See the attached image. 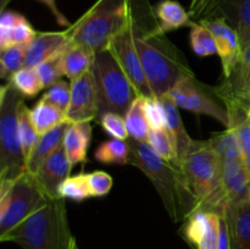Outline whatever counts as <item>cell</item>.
<instances>
[{"instance_id": "1", "label": "cell", "mask_w": 250, "mask_h": 249, "mask_svg": "<svg viewBox=\"0 0 250 249\" xmlns=\"http://www.w3.org/2000/svg\"><path fill=\"white\" fill-rule=\"evenodd\" d=\"M127 142L129 164L138 167L153 183L171 220L186 221L195 211L197 203L188 190L180 166L161 159L146 142L133 138H128Z\"/></svg>"}, {"instance_id": "2", "label": "cell", "mask_w": 250, "mask_h": 249, "mask_svg": "<svg viewBox=\"0 0 250 249\" xmlns=\"http://www.w3.org/2000/svg\"><path fill=\"white\" fill-rule=\"evenodd\" d=\"M65 199L44 195L24 221L0 236L23 249H70L73 241Z\"/></svg>"}, {"instance_id": "3", "label": "cell", "mask_w": 250, "mask_h": 249, "mask_svg": "<svg viewBox=\"0 0 250 249\" xmlns=\"http://www.w3.org/2000/svg\"><path fill=\"white\" fill-rule=\"evenodd\" d=\"M188 190L197 203L195 211L224 215L227 207L221 159L209 141H194L180 165Z\"/></svg>"}, {"instance_id": "4", "label": "cell", "mask_w": 250, "mask_h": 249, "mask_svg": "<svg viewBox=\"0 0 250 249\" xmlns=\"http://www.w3.org/2000/svg\"><path fill=\"white\" fill-rule=\"evenodd\" d=\"M132 15V0H97L65 31L71 44L97 54L107 49L110 42L128 26Z\"/></svg>"}, {"instance_id": "5", "label": "cell", "mask_w": 250, "mask_h": 249, "mask_svg": "<svg viewBox=\"0 0 250 249\" xmlns=\"http://www.w3.org/2000/svg\"><path fill=\"white\" fill-rule=\"evenodd\" d=\"M23 97L11 84L0 89V182H11L27 172L19 128Z\"/></svg>"}, {"instance_id": "6", "label": "cell", "mask_w": 250, "mask_h": 249, "mask_svg": "<svg viewBox=\"0 0 250 249\" xmlns=\"http://www.w3.org/2000/svg\"><path fill=\"white\" fill-rule=\"evenodd\" d=\"M99 117L106 112L125 116L138 92L107 49L95 54L92 67Z\"/></svg>"}, {"instance_id": "7", "label": "cell", "mask_w": 250, "mask_h": 249, "mask_svg": "<svg viewBox=\"0 0 250 249\" xmlns=\"http://www.w3.org/2000/svg\"><path fill=\"white\" fill-rule=\"evenodd\" d=\"M44 195L32 173L26 172L11 182H0V236L24 221Z\"/></svg>"}, {"instance_id": "8", "label": "cell", "mask_w": 250, "mask_h": 249, "mask_svg": "<svg viewBox=\"0 0 250 249\" xmlns=\"http://www.w3.org/2000/svg\"><path fill=\"white\" fill-rule=\"evenodd\" d=\"M210 142L221 159L222 182L227 204L248 198L250 180L234 129L226 128L224 132L214 133Z\"/></svg>"}, {"instance_id": "9", "label": "cell", "mask_w": 250, "mask_h": 249, "mask_svg": "<svg viewBox=\"0 0 250 249\" xmlns=\"http://www.w3.org/2000/svg\"><path fill=\"white\" fill-rule=\"evenodd\" d=\"M167 95L177 107L212 117L226 128L229 126V111L215 87L204 84L195 76L180 81L171 88Z\"/></svg>"}, {"instance_id": "10", "label": "cell", "mask_w": 250, "mask_h": 249, "mask_svg": "<svg viewBox=\"0 0 250 249\" xmlns=\"http://www.w3.org/2000/svg\"><path fill=\"white\" fill-rule=\"evenodd\" d=\"M107 50L116 59L139 95L146 98L155 97L146 77L141 56L134 44V14L128 26L110 42Z\"/></svg>"}, {"instance_id": "11", "label": "cell", "mask_w": 250, "mask_h": 249, "mask_svg": "<svg viewBox=\"0 0 250 249\" xmlns=\"http://www.w3.org/2000/svg\"><path fill=\"white\" fill-rule=\"evenodd\" d=\"M70 104L65 114V120L70 124L90 122L99 116L97 88L92 70L81 77L71 81Z\"/></svg>"}, {"instance_id": "12", "label": "cell", "mask_w": 250, "mask_h": 249, "mask_svg": "<svg viewBox=\"0 0 250 249\" xmlns=\"http://www.w3.org/2000/svg\"><path fill=\"white\" fill-rule=\"evenodd\" d=\"M210 29L216 44L217 55L222 65L224 78H229L242 55V44L236 29L221 17L210 16L199 21Z\"/></svg>"}, {"instance_id": "13", "label": "cell", "mask_w": 250, "mask_h": 249, "mask_svg": "<svg viewBox=\"0 0 250 249\" xmlns=\"http://www.w3.org/2000/svg\"><path fill=\"white\" fill-rule=\"evenodd\" d=\"M250 88V39L242 48V55L236 68L229 78L215 87L217 95L221 98L225 105L236 103L249 109L248 92Z\"/></svg>"}, {"instance_id": "14", "label": "cell", "mask_w": 250, "mask_h": 249, "mask_svg": "<svg viewBox=\"0 0 250 249\" xmlns=\"http://www.w3.org/2000/svg\"><path fill=\"white\" fill-rule=\"evenodd\" d=\"M220 217L215 212H193L183 226L186 241L194 249H217Z\"/></svg>"}, {"instance_id": "15", "label": "cell", "mask_w": 250, "mask_h": 249, "mask_svg": "<svg viewBox=\"0 0 250 249\" xmlns=\"http://www.w3.org/2000/svg\"><path fill=\"white\" fill-rule=\"evenodd\" d=\"M72 166L62 144L49 158L44 160V163L33 176L41 189L46 195L56 198L59 197V187L61 183L66 178L70 177Z\"/></svg>"}, {"instance_id": "16", "label": "cell", "mask_w": 250, "mask_h": 249, "mask_svg": "<svg viewBox=\"0 0 250 249\" xmlns=\"http://www.w3.org/2000/svg\"><path fill=\"white\" fill-rule=\"evenodd\" d=\"M222 216L229 225L232 249H250V200L229 203Z\"/></svg>"}, {"instance_id": "17", "label": "cell", "mask_w": 250, "mask_h": 249, "mask_svg": "<svg viewBox=\"0 0 250 249\" xmlns=\"http://www.w3.org/2000/svg\"><path fill=\"white\" fill-rule=\"evenodd\" d=\"M70 44L66 31L62 32H37V36L28 44L26 51V67H37L51 56L65 50Z\"/></svg>"}, {"instance_id": "18", "label": "cell", "mask_w": 250, "mask_h": 249, "mask_svg": "<svg viewBox=\"0 0 250 249\" xmlns=\"http://www.w3.org/2000/svg\"><path fill=\"white\" fill-rule=\"evenodd\" d=\"M210 16L226 20L238 33L242 48L248 43L250 39V0H217Z\"/></svg>"}, {"instance_id": "19", "label": "cell", "mask_w": 250, "mask_h": 249, "mask_svg": "<svg viewBox=\"0 0 250 249\" xmlns=\"http://www.w3.org/2000/svg\"><path fill=\"white\" fill-rule=\"evenodd\" d=\"M37 31L27 19L15 11H2L0 17V50L21 44H29Z\"/></svg>"}, {"instance_id": "20", "label": "cell", "mask_w": 250, "mask_h": 249, "mask_svg": "<svg viewBox=\"0 0 250 249\" xmlns=\"http://www.w3.org/2000/svg\"><path fill=\"white\" fill-rule=\"evenodd\" d=\"M160 99L166 111V131L168 132L173 142L176 153H177V165L180 166L185 156L187 155L188 150L192 146L194 139L190 138L187 129L185 128V124L181 119L180 112H178V107L170 99V97L165 94Z\"/></svg>"}, {"instance_id": "21", "label": "cell", "mask_w": 250, "mask_h": 249, "mask_svg": "<svg viewBox=\"0 0 250 249\" xmlns=\"http://www.w3.org/2000/svg\"><path fill=\"white\" fill-rule=\"evenodd\" d=\"M70 122L63 121L55 128L50 129V131L39 137L36 148L33 149L28 160H27V172L34 175L41 167L42 164L44 163V160L49 158L56 149L62 145L66 131L70 127Z\"/></svg>"}, {"instance_id": "22", "label": "cell", "mask_w": 250, "mask_h": 249, "mask_svg": "<svg viewBox=\"0 0 250 249\" xmlns=\"http://www.w3.org/2000/svg\"><path fill=\"white\" fill-rule=\"evenodd\" d=\"M156 21L161 33L175 31L181 27H193L197 21H193L189 12L176 0H161L154 6Z\"/></svg>"}, {"instance_id": "23", "label": "cell", "mask_w": 250, "mask_h": 249, "mask_svg": "<svg viewBox=\"0 0 250 249\" xmlns=\"http://www.w3.org/2000/svg\"><path fill=\"white\" fill-rule=\"evenodd\" d=\"M92 139L90 122L71 124L63 138V148L71 164L76 165L87 159V151Z\"/></svg>"}, {"instance_id": "24", "label": "cell", "mask_w": 250, "mask_h": 249, "mask_svg": "<svg viewBox=\"0 0 250 249\" xmlns=\"http://www.w3.org/2000/svg\"><path fill=\"white\" fill-rule=\"evenodd\" d=\"M95 54L84 46L68 44L62 54V70L65 77L70 81L76 80L92 70Z\"/></svg>"}, {"instance_id": "25", "label": "cell", "mask_w": 250, "mask_h": 249, "mask_svg": "<svg viewBox=\"0 0 250 249\" xmlns=\"http://www.w3.org/2000/svg\"><path fill=\"white\" fill-rule=\"evenodd\" d=\"M144 100L146 97L138 95L124 116L129 138H133L138 142H148L149 132H150V126L144 112Z\"/></svg>"}, {"instance_id": "26", "label": "cell", "mask_w": 250, "mask_h": 249, "mask_svg": "<svg viewBox=\"0 0 250 249\" xmlns=\"http://www.w3.org/2000/svg\"><path fill=\"white\" fill-rule=\"evenodd\" d=\"M31 119L39 136L66 121L65 112L42 99L31 110Z\"/></svg>"}, {"instance_id": "27", "label": "cell", "mask_w": 250, "mask_h": 249, "mask_svg": "<svg viewBox=\"0 0 250 249\" xmlns=\"http://www.w3.org/2000/svg\"><path fill=\"white\" fill-rule=\"evenodd\" d=\"M227 128L234 129L238 137L242 155L250 180V120L248 111L244 109H237L229 112V126Z\"/></svg>"}, {"instance_id": "28", "label": "cell", "mask_w": 250, "mask_h": 249, "mask_svg": "<svg viewBox=\"0 0 250 249\" xmlns=\"http://www.w3.org/2000/svg\"><path fill=\"white\" fill-rule=\"evenodd\" d=\"M95 160L103 164H129V145L127 141L109 139L99 145L94 153Z\"/></svg>"}, {"instance_id": "29", "label": "cell", "mask_w": 250, "mask_h": 249, "mask_svg": "<svg viewBox=\"0 0 250 249\" xmlns=\"http://www.w3.org/2000/svg\"><path fill=\"white\" fill-rule=\"evenodd\" d=\"M23 98H33L43 89V83L36 67H22L9 80Z\"/></svg>"}, {"instance_id": "30", "label": "cell", "mask_w": 250, "mask_h": 249, "mask_svg": "<svg viewBox=\"0 0 250 249\" xmlns=\"http://www.w3.org/2000/svg\"><path fill=\"white\" fill-rule=\"evenodd\" d=\"M28 44L14 45L0 50V76L4 80H10L15 73L24 67L26 51Z\"/></svg>"}, {"instance_id": "31", "label": "cell", "mask_w": 250, "mask_h": 249, "mask_svg": "<svg viewBox=\"0 0 250 249\" xmlns=\"http://www.w3.org/2000/svg\"><path fill=\"white\" fill-rule=\"evenodd\" d=\"M19 128H20V138H21L22 149H23L26 161L28 160L29 155L36 148L37 143L39 141V133L34 127L33 121L31 119V110L26 106L24 102L22 103L20 107L19 114Z\"/></svg>"}, {"instance_id": "32", "label": "cell", "mask_w": 250, "mask_h": 249, "mask_svg": "<svg viewBox=\"0 0 250 249\" xmlns=\"http://www.w3.org/2000/svg\"><path fill=\"white\" fill-rule=\"evenodd\" d=\"M190 46L198 56H210L217 54L216 44L212 33L200 22L190 27Z\"/></svg>"}, {"instance_id": "33", "label": "cell", "mask_w": 250, "mask_h": 249, "mask_svg": "<svg viewBox=\"0 0 250 249\" xmlns=\"http://www.w3.org/2000/svg\"><path fill=\"white\" fill-rule=\"evenodd\" d=\"M59 197L63 199H72L75 202H82L92 197L87 185L85 173L81 172L66 178L59 187Z\"/></svg>"}, {"instance_id": "34", "label": "cell", "mask_w": 250, "mask_h": 249, "mask_svg": "<svg viewBox=\"0 0 250 249\" xmlns=\"http://www.w3.org/2000/svg\"><path fill=\"white\" fill-rule=\"evenodd\" d=\"M146 143L161 159L177 165V153H176L172 139L166 129H160V131L150 129Z\"/></svg>"}, {"instance_id": "35", "label": "cell", "mask_w": 250, "mask_h": 249, "mask_svg": "<svg viewBox=\"0 0 250 249\" xmlns=\"http://www.w3.org/2000/svg\"><path fill=\"white\" fill-rule=\"evenodd\" d=\"M62 54L63 50L49 58L44 62L39 63L36 67L44 88H49L54 83L60 81L62 76H65L62 70Z\"/></svg>"}, {"instance_id": "36", "label": "cell", "mask_w": 250, "mask_h": 249, "mask_svg": "<svg viewBox=\"0 0 250 249\" xmlns=\"http://www.w3.org/2000/svg\"><path fill=\"white\" fill-rule=\"evenodd\" d=\"M71 98V84H68L65 81H58L53 85L48 88L45 93L42 97V100L54 105L66 114L68 104H70Z\"/></svg>"}, {"instance_id": "37", "label": "cell", "mask_w": 250, "mask_h": 249, "mask_svg": "<svg viewBox=\"0 0 250 249\" xmlns=\"http://www.w3.org/2000/svg\"><path fill=\"white\" fill-rule=\"evenodd\" d=\"M144 112L150 129H166V111L160 98L150 97L144 100Z\"/></svg>"}, {"instance_id": "38", "label": "cell", "mask_w": 250, "mask_h": 249, "mask_svg": "<svg viewBox=\"0 0 250 249\" xmlns=\"http://www.w3.org/2000/svg\"><path fill=\"white\" fill-rule=\"evenodd\" d=\"M99 119L103 129L112 138L121 139V141H127L129 138L124 116L115 114V112H106V114L102 115Z\"/></svg>"}, {"instance_id": "39", "label": "cell", "mask_w": 250, "mask_h": 249, "mask_svg": "<svg viewBox=\"0 0 250 249\" xmlns=\"http://www.w3.org/2000/svg\"><path fill=\"white\" fill-rule=\"evenodd\" d=\"M87 185L92 197H104L111 190L112 177L105 171H94V172L85 173Z\"/></svg>"}, {"instance_id": "40", "label": "cell", "mask_w": 250, "mask_h": 249, "mask_svg": "<svg viewBox=\"0 0 250 249\" xmlns=\"http://www.w3.org/2000/svg\"><path fill=\"white\" fill-rule=\"evenodd\" d=\"M216 2L217 0H202L200 4L193 11H189L190 16H192L193 20H198V22L207 19L212 14Z\"/></svg>"}, {"instance_id": "41", "label": "cell", "mask_w": 250, "mask_h": 249, "mask_svg": "<svg viewBox=\"0 0 250 249\" xmlns=\"http://www.w3.org/2000/svg\"><path fill=\"white\" fill-rule=\"evenodd\" d=\"M39 1L43 2V4L45 5L49 10H50V12L53 14V16L55 17L56 22H58L60 26L66 27V28H68V27L71 26V23L68 22V20L66 19V17L61 14L60 10H59L58 5H56V0H39Z\"/></svg>"}, {"instance_id": "42", "label": "cell", "mask_w": 250, "mask_h": 249, "mask_svg": "<svg viewBox=\"0 0 250 249\" xmlns=\"http://www.w3.org/2000/svg\"><path fill=\"white\" fill-rule=\"evenodd\" d=\"M200 1H202V0H192V2H190V9H189V11H193V10H194L195 7H197L198 5L200 4Z\"/></svg>"}, {"instance_id": "43", "label": "cell", "mask_w": 250, "mask_h": 249, "mask_svg": "<svg viewBox=\"0 0 250 249\" xmlns=\"http://www.w3.org/2000/svg\"><path fill=\"white\" fill-rule=\"evenodd\" d=\"M7 2H10V0H0V6H1V12L5 11V7H6Z\"/></svg>"}, {"instance_id": "44", "label": "cell", "mask_w": 250, "mask_h": 249, "mask_svg": "<svg viewBox=\"0 0 250 249\" xmlns=\"http://www.w3.org/2000/svg\"><path fill=\"white\" fill-rule=\"evenodd\" d=\"M70 249H78V246H77V242H76V239H73V241H72Z\"/></svg>"}, {"instance_id": "45", "label": "cell", "mask_w": 250, "mask_h": 249, "mask_svg": "<svg viewBox=\"0 0 250 249\" xmlns=\"http://www.w3.org/2000/svg\"><path fill=\"white\" fill-rule=\"evenodd\" d=\"M248 102H249V104H250V88H249V92H248Z\"/></svg>"}, {"instance_id": "46", "label": "cell", "mask_w": 250, "mask_h": 249, "mask_svg": "<svg viewBox=\"0 0 250 249\" xmlns=\"http://www.w3.org/2000/svg\"><path fill=\"white\" fill-rule=\"evenodd\" d=\"M248 117H249V120H250V106H249V109H248Z\"/></svg>"}, {"instance_id": "47", "label": "cell", "mask_w": 250, "mask_h": 249, "mask_svg": "<svg viewBox=\"0 0 250 249\" xmlns=\"http://www.w3.org/2000/svg\"><path fill=\"white\" fill-rule=\"evenodd\" d=\"M248 198H249V200H250V189H249V195H248Z\"/></svg>"}]
</instances>
